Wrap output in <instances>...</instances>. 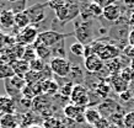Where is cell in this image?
I'll return each mask as SVG.
<instances>
[{"label": "cell", "instance_id": "cell-6", "mask_svg": "<svg viewBox=\"0 0 134 128\" xmlns=\"http://www.w3.org/2000/svg\"><path fill=\"white\" fill-rule=\"evenodd\" d=\"M46 8H48L47 6V3H38V4H35L32 6H30V8L26 9V15L29 16L30 19V22H31V25H38V24H41L42 21H44L46 19Z\"/></svg>", "mask_w": 134, "mask_h": 128}, {"label": "cell", "instance_id": "cell-26", "mask_svg": "<svg viewBox=\"0 0 134 128\" xmlns=\"http://www.w3.org/2000/svg\"><path fill=\"white\" fill-rule=\"evenodd\" d=\"M12 76H15V73L12 70L11 65L6 63H1L0 64V79L8 80V79H11Z\"/></svg>", "mask_w": 134, "mask_h": 128}, {"label": "cell", "instance_id": "cell-2", "mask_svg": "<svg viewBox=\"0 0 134 128\" xmlns=\"http://www.w3.org/2000/svg\"><path fill=\"white\" fill-rule=\"evenodd\" d=\"M57 20L66 25L69 21H75L80 16V5L74 1H65V4L54 11Z\"/></svg>", "mask_w": 134, "mask_h": 128}, {"label": "cell", "instance_id": "cell-8", "mask_svg": "<svg viewBox=\"0 0 134 128\" xmlns=\"http://www.w3.org/2000/svg\"><path fill=\"white\" fill-rule=\"evenodd\" d=\"M63 115L65 118L74 121L76 124H81L85 122V108L75 106L73 103H68L63 107Z\"/></svg>", "mask_w": 134, "mask_h": 128}, {"label": "cell", "instance_id": "cell-41", "mask_svg": "<svg viewBox=\"0 0 134 128\" xmlns=\"http://www.w3.org/2000/svg\"><path fill=\"white\" fill-rule=\"evenodd\" d=\"M123 53H124V57L133 59L134 58V46H130V44L124 46V47H123Z\"/></svg>", "mask_w": 134, "mask_h": 128}, {"label": "cell", "instance_id": "cell-18", "mask_svg": "<svg viewBox=\"0 0 134 128\" xmlns=\"http://www.w3.org/2000/svg\"><path fill=\"white\" fill-rule=\"evenodd\" d=\"M111 91H112V87H111L110 83H108V79L107 78L101 79V80L97 83L96 87H95V92H96L102 100L108 99V97H110Z\"/></svg>", "mask_w": 134, "mask_h": 128}, {"label": "cell", "instance_id": "cell-1", "mask_svg": "<svg viewBox=\"0 0 134 128\" xmlns=\"http://www.w3.org/2000/svg\"><path fill=\"white\" fill-rule=\"evenodd\" d=\"M75 31H74V37L77 40V42L82 43L84 46L91 44L93 40V22L90 21H82V20H75L74 21Z\"/></svg>", "mask_w": 134, "mask_h": 128}, {"label": "cell", "instance_id": "cell-22", "mask_svg": "<svg viewBox=\"0 0 134 128\" xmlns=\"http://www.w3.org/2000/svg\"><path fill=\"white\" fill-rule=\"evenodd\" d=\"M32 46H33V48L36 49L37 57L40 58V59H42L43 62L47 60V59H49V60L52 59V51H51L49 47H46L44 44L40 43L38 41H36Z\"/></svg>", "mask_w": 134, "mask_h": 128}, {"label": "cell", "instance_id": "cell-7", "mask_svg": "<svg viewBox=\"0 0 134 128\" xmlns=\"http://www.w3.org/2000/svg\"><path fill=\"white\" fill-rule=\"evenodd\" d=\"M38 35L40 33L37 31V27L31 25L29 27H26V29L21 30L20 32L17 33L16 37H15V42L22 46H32L37 41Z\"/></svg>", "mask_w": 134, "mask_h": 128}, {"label": "cell", "instance_id": "cell-23", "mask_svg": "<svg viewBox=\"0 0 134 128\" xmlns=\"http://www.w3.org/2000/svg\"><path fill=\"white\" fill-rule=\"evenodd\" d=\"M101 118V113L98 112L97 107H86L85 108V122L89 126H93Z\"/></svg>", "mask_w": 134, "mask_h": 128}, {"label": "cell", "instance_id": "cell-34", "mask_svg": "<svg viewBox=\"0 0 134 128\" xmlns=\"http://www.w3.org/2000/svg\"><path fill=\"white\" fill-rule=\"evenodd\" d=\"M123 117H124V113H121V112H117V113H113L111 116L108 121H110L111 124H114V126H118L121 128H124V124H123Z\"/></svg>", "mask_w": 134, "mask_h": 128}, {"label": "cell", "instance_id": "cell-42", "mask_svg": "<svg viewBox=\"0 0 134 128\" xmlns=\"http://www.w3.org/2000/svg\"><path fill=\"white\" fill-rule=\"evenodd\" d=\"M96 3H97L102 9H106V8H108V6H111V5L116 4L113 0H100V1H96Z\"/></svg>", "mask_w": 134, "mask_h": 128}, {"label": "cell", "instance_id": "cell-14", "mask_svg": "<svg viewBox=\"0 0 134 128\" xmlns=\"http://www.w3.org/2000/svg\"><path fill=\"white\" fill-rule=\"evenodd\" d=\"M21 126L20 115H1L0 128H19Z\"/></svg>", "mask_w": 134, "mask_h": 128}, {"label": "cell", "instance_id": "cell-33", "mask_svg": "<svg viewBox=\"0 0 134 128\" xmlns=\"http://www.w3.org/2000/svg\"><path fill=\"white\" fill-rule=\"evenodd\" d=\"M46 65H47L46 62H43V60L40 59V58H36L35 60H32V62L30 63V70L36 71V73H41V71L46 68Z\"/></svg>", "mask_w": 134, "mask_h": 128}, {"label": "cell", "instance_id": "cell-45", "mask_svg": "<svg viewBox=\"0 0 134 128\" xmlns=\"http://www.w3.org/2000/svg\"><path fill=\"white\" fill-rule=\"evenodd\" d=\"M29 128H43L41 126V124H33V126H31V127H29Z\"/></svg>", "mask_w": 134, "mask_h": 128}, {"label": "cell", "instance_id": "cell-40", "mask_svg": "<svg viewBox=\"0 0 134 128\" xmlns=\"http://www.w3.org/2000/svg\"><path fill=\"white\" fill-rule=\"evenodd\" d=\"M110 126H111L110 121L107 120V118H105V117H101V118L92 126V128H110Z\"/></svg>", "mask_w": 134, "mask_h": 128}, {"label": "cell", "instance_id": "cell-37", "mask_svg": "<svg viewBox=\"0 0 134 128\" xmlns=\"http://www.w3.org/2000/svg\"><path fill=\"white\" fill-rule=\"evenodd\" d=\"M124 128H134V111L127 112L123 117Z\"/></svg>", "mask_w": 134, "mask_h": 128}, {"label": "cell", "instance_id": "cell-10", "mask_svg": "<svg viewBox=\"0 0 134 128\" xmlns=\"http://www.w3.org/2000/svg\"><path fill=\"white\" fill-rule=\"evenodd\" d=\"M95 54L98 55L100 59L106 63V62H108V60L114 59V58L121 57V49H119L116 44H113V43H103V44L96 51Z\"/></svg>", "mask_w": 134, "mask_h": 128}, {"label": "cell", "instance_id": "cell-43", "mask_svg": "<svg viewBox=\"0 0 134 128\" xmlns=\"http://www.w3.org/2000/svg\"><path fill=\"white\" fill-rule=\"evenodd\" d=\"M128 43L130 46H134V30H130L129 37H128Z\"/></svg>", "mask_w": 134, "mask_h": 128}, {"label": "cell", "instance_id": "cell-38", "mask_svg": "<svg viewBox=\"0 0 134 128\" xmlns=\"http://www.w3.org/2000/svg\"><path fill=\"white\" fill-rule=\"evenodd\" d=\"M118 99L121 100L122 102H129V101H132V100L134 99V95L132 94L130 90H127V91H124V92H122V94H119V95H118Z\"/></svg>", "mask_w": 134, "mask_h": 128}, {"label": "cell", "instance_id": "cell-25", "mask_svg": "<svg viewBox=\"0 0 134 128\" xmlns=\"http://www.w3.org/2000/svg\"><path fill=\"white\" fill-rule=\"evenodd\" d=\"M42 127L43 128H62V120L57 116H51L42 120Z\"/></svg>", "mask_w": 134, "mask_h": 128}, {"label": "cell", "instance_id": "cell-16", "mask_svg": "<svg viewBox=\"0 0 134 128\" xmlns=\"http://www.w3.org/2000/svg\"><path fill=\"white\" fill-rule=\"evenodd\" d=\"M110 33L113 36V38H116V41L118 42H123V38L124 40H127V42H128V37H129V33L130 31L128 30V25H123V24H121V25L116 26V27H112V29L110 30Z\"/></svg>", "mask_w": 134, "mask_h": 128}, {"label": "cell", "instance_id": "cell-24", "mask_svg": "<svg viewBox=\"0 0 134 128\" xmlns=\"http://www.w3.org/2000/svg\"><path fill=\"white\" fill-rule=\"evenodd\" d=\"M15 26H16L19 30H24L26 27L31 26V22H30L29 16L26 15V13H20L15 15Z\"/></svg>", "mask_w": 134, "mask_h": 128}, {"label": "cell", "instance_id": "cell-5", "mask_svg": "<svg viewBox=\"0 0 134 128\" xmlns=\"http://www.w3.org/2000/svg\"><path fill=\"white\" fill-rule=\"evenodd\" d=\"M70 101L73 105L86 108L89 106V89L84 84H76L73 87V92L70 96Z\"/></svg>", "mask_w": 134, "mask_h": 128}, {"label": "cell", "instance_id": "cell-44", "mask_svg": "<svg viewBox=\"0 0 134 128\" xmlns=\"http://www.w3.org/2000/svg\"><path fill=\"white\" fill-rule=\"evenodd\" d=\"M129 66H130V68H132V69L134 70V58L129 60Z\"/></svg>", "mask_w": 134, "mask_h": 128}, {"label": "cell", "instance_id": "cell-35", "mask_svg": "<svg viewBox=\"0 0 134 128\" xmlns=\"http://www.w3.org/2000/svg\"><path fill=\"white\" fill-rule=\"evenodd\" d=\"M89 8H90V11H91V15L93 17H101L103 15V9L96 1H90Z\"/></svg>", "mask_w": 134, "mask_h": 128}, {"label": "cell", "instance_id": "cell-39", "mask_svg": "<svg viewBox=\"0 0 134 128\" xmlns=\"http://www.w3.org/2000/svg\"><path fill=\"white\" fill-rule=\"evenodd\" d=\"M64 4H65V0H53V1H48L47 3V6L52 9L53 11H55L59 8H62Z\"/></svg>", "mask_w": 134, "mask_h": 128}, {"label": "cell", "instance_id": "cell-47", "mask_svg": "<svg viewBox=\"0 0 134 128\" xmlns=\"http://www.w3.org/2000/svg\"><path fill=\"white\" fill-rule=\"evenodd\" d=\"M19 128H24V127H21V126H20V127H19Z\"/></svg>", "mask_w": 134, "mask_h": 128}, {"label": "cell", "instance_id": "cell-28", "mask_svg": "<svg viewBox=\"0 0 134 128\" xmlns=\"http://www.w3.org/2000/svg\"><path fill=\"white\" fill-rule=\"evenodd\" d=\"M119 76H121L127 84L133 83L134 81V70L128 65V66H126V68L122 69V71L119 73Z\"/></svg>", "mask_w": 134, "mask_h": 128}, {"label": "cell", "instance_id": "cell-31", "mask_svg": "<svg viewBox=\"0 0 134 128\" xmlns=\"http://www.w3.org/2000/svg\"><path fill=\"white\" fill-rule=\"evenodd\" d=\"M73 87H74L73 83H66L59 87V92H58V94H59L60 97L70 100V96H71V92H73Z\"/></svg>", "mask_w": 134, "mask_h": 128}, {"label": "cell", "instance_id": "cell-3", "mask_svg": "<svg viewBox=\"0 0 134 128\" xmlns=\"http://www.w3.org/2000/svg\"><path fill=\"white\" fill-rule=\"evenodd\" d=\"M49 68L52 70L53 75H55L58 78H68L71 71V63L66 59V58H59V57H53L49 60Z\"/></svg>", "mask_w": 134, "mask_h": 128}, {"label": "cell", "instance_id": "cell-30", "mask_svg": "<svg viewBox=\"0 0 134 128\" xmlns=\"http://www.w3.org/2000/svg\"><path fill=\"white\" fill-rule=\"evenodd\" d=\"M37 57L36 54V49L33 48V46H27L26 48H25V53L24 55H22V60H25V62L27 63H31L32 60H35Z\"/></svg>", "mask_w": 134, "mask_h": 128}, {"label": "cell", "instance_id": "cell-27", "mask_svg": "<svg viewBox=\"0 0 134 128\" xmlns=\"http://www.w3.org/2000/svg\"><path fill=\"white\" fill-rule=\"evenodd\" d=\"M70 52L71 54L76 55V57H85V46L80 43V42H74L70 44Z\"/></svg>", "mask_w": 134, "mask_h": 128}, {"label": "cell", "instance_id": "cell-46", "mask_svg": "<svg viewBox=\"0 0 134 128\" xmlns=\"http://www.w3.org/2000/svg\"><path fill=\"white\" fill-rule=\"evenodd\" d=\"M110 128H121V127H118V126H114V124H111Z\"/></svg>", "mask_w": 134, "mask_h": 128}, {"label": "cell", "instance_id": "cell-9", "mask_svg": "<svg viewBox=\"0 0 134 128\" xmlns=\"http://www.w3.org/2000/svg\"><path fill=\"white\" fill-rule=\"evenodd\" d=\"M98 112L101 113V117H105V118H110L113 113H117V112H121V113H124L123 111V107L117 102V101H113L112 99H106L103 100L100 105L97 106Z\"/></svg>", "mask_w": 134, "mask_h": 128}, {"label": "cell", "instance_id": "cell-32", "mask_svg": "<svg viewBox=\"0 0 134 128\" xmlns=\"http://www.w3.org/2000/svg\"><path fill=\"white\" fill-rule=\"evenodd\" d=\"M52 58L53 57H59V58H65V51H64V41L59 42L55 46H53L52 48Z\"/></svg>", "mask_w": 134, "mask_h": 128}, {"label": "cell", "instance_id": "cell-15", "mask_svg": "<svg viewBox=\"0 0 134 128\" xmlns=\"http://www.w3.org/2000/svg\"><path fill=\"white\" fill-rule=\"evenodd\" d=\"M0 26L3 29H11L15 26V14L10 9H4L0 11Z\"/></svg>", "mask_w": 134, "mask_h": 128}, {"label": "cell", "instance_id": "cell-11", "mask_svg": "<svg viewBox=\"0 0 134 128\" xmlns=\"http://www.w3.org/2000/svg\"><path fill=\"white\" fill-rule=\"evenodd\" d=\"M84 68L90 74H100L105 69V62L101 60L98 55L91 54L84 59Z\"/></svg>", "mask_w": 134, "mask_h": 128}, {"label": "cell", "instance_id": "cell-12", "mask_svg": "<svg viewBox=\"0 0 134 128\" xmlns=\"http://www.w3.org/2000/svg\"><path fill=\"white\" fill-rule=\"evenodd\" d=\"M17 111V105L15 100L8 95L0 96V112L1 115H15Z\"/></svg>", "mask_w": 134, "mask_h": 128}, {"label": "cell", "instance_id": "cell-4", "mask_svg": "<svg viewBox=\"0 0 134 128\" xmlns=\"http://www.w3.org/2000/svg\"><path fill=\"white\" fill-rule=\"evenodd\" d=\"M70 36H74V33H62V32H55V31H43V32H40L38 37H37V41L44 44L46 47H49L52 48L53 46H55L59 42L64 41L66 37H70Z\"/></svg>", "mask_w": 134, "mask_h": 128}, {"label": "cell", "instance_id": "cell-19", "mask_svg": "<svg viewBox=\"0 0 134 128\" xmlns=\"http://www.w3.org/2000/svg\"><path fill=\"white\" fill-rule=\"evenodd\" d=\"M105 68L107 69V71L110 73V75H117L122 71L123 68L126 66L123 65V60L121 57L114 58L112 60H108V62L105 63Z\"/></svg>", "mask_w": 134, "mask_h": 128}, {"label": "cell", "instance_id": "cell-21", "mask_svg": "<svg viewBox=\"0 0 134 128\" xmlns=\"http://www.w3.org/2000/svg\"><path fill=\"white\" fill-rule=\"evenodd\" d=\"M42 91H43V95L47 96H54L59 92V84L54 80V79H49L46 81H42Z\"/></svg>", "mask_w": 134, "mask_h": 128}, {"label": "cell", "instance_id": "cell-20", "mask_svg": "<svg viewBox=\"0 0 134 128\" xmlns=\"http://www.w3.org/2000/svg\"><path fill=\"white\" fill-rule=\"evenodd\" d=\"M10 65H11L15 75L21 76V78H24L25 75L30 71V63L25 62L22 59H16V60H14Z\"/></svg>", "mask_w": 134, "mask_h": 128}, {"label": "cell", "instance_id": "cell-29", "mask_svg": "<svg viewBox=\"0 0 134 128\" xmlns=\"http://www.w3.org/2000/svg\"><path fill=\"white\" fill-rule=\"evenodd\" d=\"M24 79L27 85H33V84L41 83V75H40V73H36V71H32V70H30L27 74L25 75Z\"/></svg>", "mask_w": 134, "mask_h": 128}, {"label": "cell", "instance_id": "cell-17", "mask_svg": "<svg viewBox=\"0 0 134 128\" xmlns=\"http://www.w3.org/2000/svg\"><path fill=\"white\" fill-rule=\"evenodd\" d=\"M122 15V11H121V8L118 4H113L108 6V8L103 9V15L102 16L105 17V20L110 21V22H117L118 19Z\"/></svg>", "mask_w": 134, "mask_h": 128}, {"label": "cell", "instance_id": "cell-36", "mask_svg": "<svg viewBox=\"0 0 134 128\" xmlns=\"http://www.w3.org/2000/svg\"><path fill=\"white\" fill-rule=\"evenodd\" d=\"M26 1H15V3H11V10L12 13L15 14H20V13H25L26 11Z\"/></svg>", "mask_w": 134, "mask_h": 128}, {"label": "cell", "instance_id": "cell-13", "mask_svg": "<svg viewBox=\"0 0 134 128\" xmlns=\"http://www.w3.org/2000/svg\"><path fill=\"white\" fill-rule=\"evenodd\" d=\"M107 79H108V83H110L112 90H113L116 94H118V95L122 94V92H124V91H127V90H129V84H127L126 81L119 76V74L110 75Z\"/></svg>", "mask_w": 134, "mask_h": 128}]
</instances>
